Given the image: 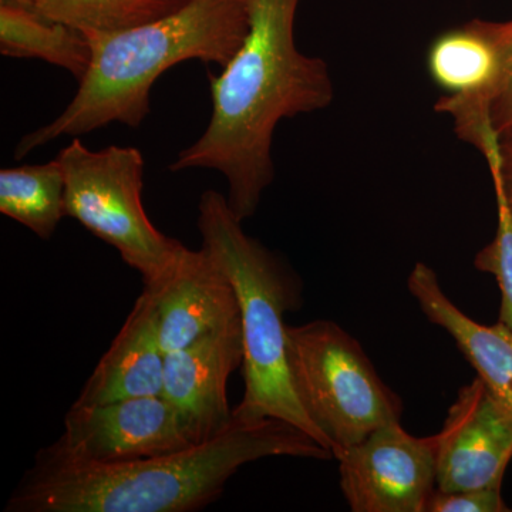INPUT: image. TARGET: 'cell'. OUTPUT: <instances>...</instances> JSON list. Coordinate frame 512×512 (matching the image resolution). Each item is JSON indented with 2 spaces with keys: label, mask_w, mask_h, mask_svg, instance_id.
Listing matches in <instances>:
<instances>
[{
  "label": "cell",
  "mask_w": 512,
  "mask_h": 512,
  "mask_svg": "<svg viewBox=\"0 0 512 512\" xmlns=\"http://www.w3.org/2000/svg\"><path fill=\"white\" fill-rule=\"evenodd\" d=\"M301 0H251V28L241 49L210 76L207 130L178 153L173 173L208 168L228 181V205L244 222L274 181L272 141L278 124L328 109L335 87L328 63L303 55L295 42Z\"/></svg>",
  "instance_id": "cell-1"
},
{
  "label": "cell",
  "mask_w": 512,
  "mask_h": 512,
  "mask_svg": "<svg viewBox=\"0 0 512 512\" xmlns=\"http://www.w3.org/2000/svg\"><path fill=\"white\" fill-rule=\"evenodd\" d=\"M232 416L231 426L215 439L133 463H79L42 448L6 501L5 512L200 511L222 497L229 478L245 464L278 456L333 457L288 421Z\"/></svg>",
  "instance_id": "cell-2"
},
{
  "label": "cell",
  "mask_w": 512,
  "mask_h": 512,
  "mask_svg": "<svg viewBox=\"0 0 512 512\" xmlns=\"http://www.w3.org/2000/svg\"><path fill=\"white\" fill-rule=\"evenodd\" d=\"M249 28L251 0H192L138 28L83 32L93 52L86 76L59 117L19 141L16 160L59 137L82 136L111 123L140 127L161 74L187 60L227 66Z\"/></svg>",
  "instance_id": "cell-3"
},
{
  "label": "cell",
  "mask_w": 512,
  "mask_h": 512,
  "mask_svg": "<svg viewBox=\"0 0 512 512\" xmlns=\"http://www.w3.org/2000/svg\"><path fill=\"white\" fill-rule=\"evenodd\" d=\"M197 225L202 248L227 274L241 311L245 390L232 413L245 420L274 417L288 421L330 450L303 410L289 373L284 319L301 306L298 278L278 256L245 234L220 192L201 195Z\"/></svg>",
  "instance_id": "cell-4"
},
{
  "label": "cell",
  "mask_w": 512,
  "mask_h": 512,
  "mask_svg": "<svg viewBox=\"0 0 512 512\" xmlns=\"http://www.w3.org/2000/svg\"><path fill=\"white\" fill-rule=\"evenodd\" d=\"M286 355L296 396L333 457L390 421L400 397L377 375L360 343L329 320L286 326Z\"/></svg>",
  "instance_id": "cell-5"
},
{
  "label": "cell",
  "mask_w": 512,
  "mask_h": 512,
  "mask_svg": "<svg viewBox=\"0 0 512 512\" xmlns=\"http://www.w3.org/2000/svg\"><path fill=\"white\" fill-rule=\"evenodd\" d=\"M56 160L64 175L66 217L116 249L144 285L157 282L185 247L148 218L141 151L119 146L93 151L74 138Z\"/></svg>",
  "instance_id": "cell-6"
},
{
  "label": "cell",
  "mask_w": 512,
  "mask_h": 512,
  "mask_svg": "<svg viewBox=\"0 0 512 512\" xmlns=\"http://www.w3.org/2000/svg\"><path fill=\"white\" fill-rule=\"evenodd\" d=\"M192 443L177 410L160 396L103 404H73L62 436L45 447L64 460L123 464L180 453Z\"/></svg>",
  "instance_id": "cell-7"
},
{
  "label": "cell",
  "mask_w": 512,
  "mask_h": 512,
  "mask_svg": "<svg viewBox=\"0 0 512 512\" xmlns=\"http://www.w3.org/2000/svg\"><path fill=\"white\" fill-rule=\"evenodd\" d=\"M436 436L414 437L390 421L336 454L353 512H426L437 480Z\"/></svg>",
  "instance_id": "cell-8"
},
{
  "label": "cell",
  "mask_w": 512,
  "mask_h": 512,
  "mask_svg": "<svg viewBox=\"0 0 512 512\" xmlns=\"http://www.w3.org/2000/svg\"><path fill=\"white\" fill-rule=\"evenodd\" d=\"M437 440V490L501 488L512 460V419L480 377L458 392Z\"/></svg>",
  "instance_id": "cell-9"
},
{
  "label": "cell",
  "mask_w": 512,
  "mask_h": 512,
  "mask_svg": "<svg viewBox=\"0 0 512 512\" xmlns=\"http://www.w3.org/2000/svg\"><path fill=\"white\" fill-rule=\"evenodd\" d=\"M165 353L241 325L237 292L204 248L185 247L157 282L144 285Z\"/></svg>",
  "instance_id": "cell-10"
},
{
  "label": "cell",
  "mask_w": 512,
  "mask_h": 512,
  "mask_svg": "<svg viewBox=\"0 0 512 512\" xmlns=\"http://www.w3.org/2000/svg\"><path fill=\"white\" fill-rule=\"evenodd\" d=\"M242 362V325L165 353L163 396L177 410L192 443L215 439L231 426L227 384Z\"/></svg>",
  "instance_id": "cell-11"
},
{
  "label": "cell",
  "mask_w": 512,
  "mask_h": 512,
  "mask_svg": "<svg viewBox=\"0 0 512 512\" xmlns=\"http://www.w3.org/2000/svg\"><path fill=\"white\" fill-rule=\"evenodd\" d=\"M165 352L156 315L141 292L119 335L101 357L77 397L79 406L163 394Z\"/></svg>",
  "instance_id": "cell-12"
},
{
  "label": "cell",
  "mask_w": 512,
  "mask_h": 512,
  "mask_svg": "<svg viewBox=\"0 0 512 512\" xmlns=\"http://www.w3.org/2000/svg\"><path fill=\"white\" fill-rule=\"evenodd\" d=\"M407 288L427 319L453 336L460 352L512 419V330L501 322L484 326L468 318L441 289L436 272L423 262L414 266Z\"/></svg>",
  "instance_id": "cell-13"
},
{
  "label": "cell",
  "mask_w": 512,
  "mask_h": 512,
  "mask_svg": "<svg viewBox=\"0 0 512 512\" xmlns=\"http://www.w3.org/2000/svg\"><path fill=\"white\" fill-rule=\"evenodd\" d=\"M0 53L15 59H39L82 82L93 52L82 30L53 22L22 6L0 3Z\"/></svg>",
  "instance_id": "cell-14"
},
{
  "label": "cell",
  "mask_w": 512,
  "mask_h": 512,
  "mask_svg": "<svg viewBox=\"0 0 512 512\" xmlns=\"http://www.w3.org/2000/svg\"><path fill=\"white\" fill-rule=\"evenodd\" d=\"M62 165H20L0 170V212L42 239H50L66 217Z\"/></svg>",
  "instance_id": "cell-15"
},
{
  "label": "cell",
  "mask_w": 512,
  "mask_h": 512,
  "mask_svg": "<svg viewBox=\"0 0 512 512\" xmlns=\"http://www.w3.org/2000/svg\"><path fill=\"white\" fill-rule=\"evenodd\" d=\"M192 0H18L53 22L82 32H120L156 22L190 5Z\"/></svg>",
  "instance_id": "cell-16"
},
{
  "label": "cell",
  "mask_w": 512,
  "mask_h": 512,
  "mask_svg": "<svg viewBox=\"0 0 512 512\" xmlns=\"http://www.w3.org/2000/svg\"><path fill=\"white\" fill-rule=\"evenodd\" d=\"M497 197L498 227L491 244L481 249L474 258V266L497 279L501 291L500 320L512 330V211L500 192Z\"/></svg>",
  "instance_id": "cell-17"
},
{
  "label": "cell",
  "mask_w": 512,
  "mask_h": 512,
  "mask_svg": "<svg viewBox=\"0 0 512 512\" xmlns=\"http://www.w3.org/2000/svg\"><path fill=\"white\" fill-rule=\"evenodd\" d=\"M500 56V76L490 101V121L495 136L512 133V19L507 22L485 20Z\"/></svg>",
  "instance_id": "cell-18"
},
{
  "label": "cell",
  "mask_w": 512,
  "mask_h": 512,
  "mask_svg": "<svg viewBox=\"0 0 512 512\" xmlns=\"http://www.w3.org/2000/svg\"><path fill=\"white\" fill-rule=\"evenodd\" d=\"M501 488H477V490H434L427 503L426 512H507Z\"/></svg>",
  "instance_id": "cell-19"
},
{
  "label": "cell",
  "mask_w": 512,
  "mask_h": 512,
  "mask_svg": "<svg viewBox=\"0 0 512 512\" xmlns=\"http://www.w3.org/2000/svg\"><path fill=\"white\" fill-rule=\"evenodd\" d=\"M495 192H500L512 211V133L500 138L498 154L487 158Z\"/></svg>",
  "instance_id": "cell-20"
},
{
  "label": "cell",
  "mask_w": 512,
  "mask_h": 512,
  "mask_svg": "<svg viewBox=\"0 0 512 512\" xmlns=\"http://www.w3.org/2000/svg\"><path fill=\"white\" fill-rule=\"evenodd\" d=\"M0 3H6V5H16L18 0H0Z\"/></svg>",
  "instance_id": "cell-21"
}]
</instances>
